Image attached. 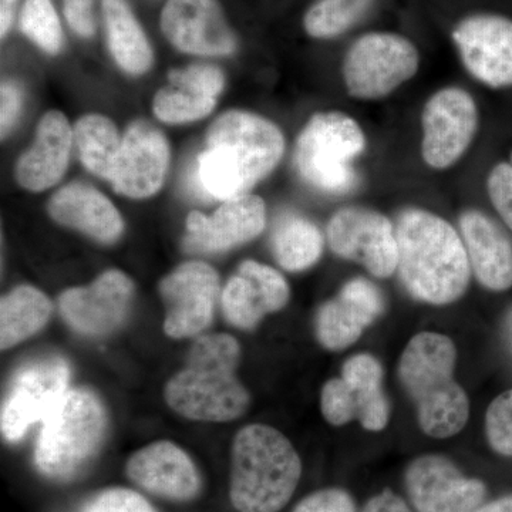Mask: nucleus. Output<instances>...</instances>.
Returning a JSON list of instances; mask_svg holds the SVG:
<instances>
[{
	"label": "nucleus",
	"mask_w": 512,
	"mask_h": 512,
	"mask_svg": "<svg viewBox=\"0 0 512 512\" xmlns=\"http://www.w3.org/2000/svg\"><path fill=\"white\" fill-rule=\"evenodd\" d=\"M73 140L84 167L110 181L123 144L116 124L100 114H87L74 126Z\"/></svg>",
	"instance_id": "obj_29"
},
{
	"label": "nucleus",
	"mask_w": 512,
	"mask_h": 512,
	"mask_svg": "<svg viewBox=\"0 0 512 512\" xmlns=\"http://www.w3.org/2000/svg\"><path fill=\"white\" fill-rule=\"evenodd\" d=\"M20 106H22V93L19 87L12 82H3L0 90V128L2 137L9 133L18 119Z\"/></svg>",
	"instance_id": "obj_39"
},
{
	"label": "nucleus",
	"mask_w": 512,
	"mask_h": 512,
	"mask_svg": "<svg viewBox=\"0 0 512 512\" xmlns=\"http://www.w3.org/2000/svg\"><path fill=\"white\" fill-rule=\"evenodd\" d=\"M15 5L16 0H0V33H2V37L6 36L12 26Z\"/></svg>",
	"instance_id": "obj_41"
},
{
	"label": "nucleus",
	"mask_w": 512,
	"mask_h": 512,
	"mask_svg": "<svg viewBox=\"0 0 512 512\" xmlns=\"http://www.w3.org/2000/svg\"><path fill=\"white\" fill-rule=\"evenodd\" d=\"M49 214L57 222L103 244L120 238L124 222L109 198L90 185L69 184L53 195Z\"/></svg>",
	"instance_id": "obj_25"
},
{
	"label": "nucleus",
	"mask_w": 512,
	"mask_h": 512,
	"mask_svg": "<svg viewBox=\"0 0 512 512\" xmlns=\"http://www.w3.org/2000/svg\"><path fill=\"white\" fill-rule=\"evenodd\" d=\"M74 144L69 120L60 111H49L37 126L32 147L16 164V180L25 190L39 192L59 183L66 173Z\"/></svg>",
	"instance_id": "obj_24"
},
{
	"label": "nucleus",
	"mask_w": 512,
	"mask_h": 512,
	"mask_svg": "<svg viewBox=\"0 0 512 512\" xmlns=\"http://www.w3.org/2000/svg\"><path fill=\"white\" fill-rule=\"evenodd\" d=\"M160 293L167 306L165 333L174 339L191 338L212 322L220 278L204 262H187L165 276Z\"/></svg>",
	"instance_id": "obj_15"
},
{
	"label": "nucleus",
	"mask_w": 512,
	"mask_h": 512,
	"mask_svg": "<svg viewBox=\"0 0 512 512\" xmlns=\"http://www.w3.org/2000/svg\"><path fill=\"white\" fill-rule=\"evenodd\" d=\"M420 69L412 40L390 32L363 35L349 47L342 74L346 92L356 100L376 101L410 82Z\"/></svg>",
	"instance_id": "obj_8"
},
{
	"label": "nucleus",
	"mask_w": 512,
	"mask_h": 512,
	"mask_svg": "<svg viewBox=\"0 0 512 512\" xmlns=\"http://www.w3.org/2000/svg\"><path fill=\"white\" fill-rule=\"evenodd\" d=\"M170 164L167 138L148 121L128 126L110 183L114 191L128 198L151 197L160 190Z\"/></svg>",
	"instance_id": "obj_16"
},
{
	"label": "nucleus",
	"mask_w": 512,
	"mask_h": 512,
	"mask_svg": "<svg viewBox=\"0 0 512 512\" xmlns=\"http://www.w3.org/2000/svg\"><path fill=\"white\" fill-rule=\"evenodd\" d=\"M289 298L288 282L276 269L245 261L222 291V311L231 325L249 330L266 315L282 311Z\"/></svg>",
	"instance_id": "obj_21"
},
{
	"label": "nucleus",
	"mask_w": 512,
	"mask_h": 512,
	"mask_svg": "<svg viewBox=\"0 0 512 512\" xmlns=\"http://www.w3.org/2000/svg\"><path fill=\"white\" fill-rule=\"evenodd\" d=\"M271 245L276 262L282 268L301 272L319 261L325 239L311 220L288 214L276 222Z\"/></svg>",
	"instance_id": "obj_28"
},
{
	"label": "nucleus",
	"mask_w": 512,
	"mask_h": 512,
	"mask_svg": "<svg viewBox=\"0 0 512 512\" xmlns=\"http://www.w3.org/2000/svg\"><path fill=\"white\" fill-rule=\"evenodd\" d=\"M284 153V134L272 121L249 111H227L208 128L195 180L215 200L241 197L275 170Z\"/></svg>",
	"instance_id": "obj_1"
},
{
	"label": "nucleus",
	"mask_w": 512,
	"mask_h": 512,
	"mask_svg": "<svg viewBox=\"0 0 512 512\" xmlns=\"http://www.w3.org/2000/svg\"><path fill=\"white\" fill-rule=\"evenodd\" d=\"M239 357L241 348L231 335L202 336L192 345L187 366L165 386V402L185 419H239L251 402L237 377Z\"/></svg>",
	"instance_id": "obj_4"
},
{
	"label": "nucleus",
	"mask_w": 512,
	"mask_h": 512,
	"mask_svg": "<svg viewBox=\"0 0 512 512\" xmlns=\"http://www.w3.org/2000/svg\"><path fill=\"white\" fill-rule=\"evenodd\" d=\"M127 476L148 493L175 501L197 497L201 477L194 461L177 444L157 441L136 451L127 461Z\"/></svg>",
	"instance_id": "obj_23"
},
{
	"label": "nucleus",
	"mask_w": 512,
	"mask_h": 512,
	"mask_svg": "<svg viewBox=\"0 0 512 512\" xmlns=\"http://www.w3.org/2000/svg\"><path fill=\"white\" fill-rule=\"evenodd\" d=\"M215 104L217 99L200 96L170 84L154 97L153 110L157 119L164 123L184 124L204 119L214 110Z\"/></svg>",
	"instance_id": "obj_31"
},
{
	"label": "nucleus",
	"mask_w": 512,
	"mask_h": 512,
	"mask_svg": "<svg viewBox=\"0 0 512 512\" xmlns=\"http://www.w3.org/2000/svg\"><path fill=\"white\" fill-rule=\"evenodd\" d=\"M476 512H512V494L484 503Z\"/></svg>",
	"instance_id": "obj_42"
},
{
	"label": "nucleus",
	"mask_w": 512,
	"mask_h": 512,
	"mask_svg": "<svg viewBox=\"0 0 512 512\" xmlns=\"http://www.w3.org/2000/svg\"><path fill=\"white\" fill-rule=\"evenodd\" d=\"M83 512H157L143 495L128 488L101 491L84 507Z\"/></svg>",
	"instance_id": "obj_36"
},
{
	"label": "nucleus",
	"mask_w": 512,
	"mask_h": 512,
	"mask_svg": "<svg viewBox=\"0 0 512 512\" xmlns=\"http://www.w3.org/2000/svg\"><path fill=\"white\" fill-rule=\"evenodd\" d=\"M229 498L239 512H278L302 477V461L281 431L265 424L239 430L232 444Z\"/></svg>",
	"instance_id": "obj_5"
},
{
	"label": "nucleus",
	"mask_w": 512,
	"mask_h": 512,
	"mask_svg": "<svg viewBox=\"0 0 512 512\" xmlns=\"http://www.w3.org/2000/svg\"><path fill=\"white\" fill-rule=\"evenodd\" d=\"M161 29L171 45L191 55L228 56L237 49L218 0H168Z\"/></svg>",
	"instance_id": "obj_17"
},
{
	"label": "nucleus",
	"mask_w": 512,
	"mask_h": 512,
	"mask_svg": "<svg viewBox=\"0 0 512 512\" xmlns=\"http://www.w3.org/2000/svg\"><path fill=\"white\" fill-rule=\"evenodd\" d=\"M366 146L365 131L349 114H313L296 140V170L316 190L346 194L356 187L353 163L365 153Z\"/></svg>",
	"instance_id": "obj_7"
},
{
	"label": "nucleus",
	"mask_w": 512,
	"mask_h": 512,
	"mask_svg": "<svg viewBox=\"0 0 512 512\" xmlns=\"http://www.w3.org/2000/svg\"><path fill=\"white\" fill-rule=\"evenodd\" d=\"M52 303L30 285L18 286L0 302V348H13L45 328Z\"/></svg>",
	"instance_id": "obj_27"
},
{
	"label": "nucleus",
	"mask_w": 512,
	"mask_h": 512,
	"mask_svg": "<svg viewBox=\"0 0 512 512\" xmlns=\"http://www.w3.org/2000/svg\"><path fill=\"white\" fill-rule=\"evenodd\" d=\"M487 195L504 227L512 232V164H495L487 175Z\"/></svg>",
	"instance_id": "obj_35"
},
{
	"label": "nucleus",
	"mask_w": 512,
	"mask_h": 512,
	"mask_svg": "<svg viewBox=\"0 0 512 512\" xmlns=\"http://www.w3.org/2000/svg\"><path fill=\"white\" fill-rule=\"evenodd\" d=\"M457 348L437 332H420L400 356L397 375L416 406L421 431L433 439L457 436L470 419V399L454 377Z\"/></svg>",
	"instance_id": "obj_3"
},
{
	"label": "nucleus",
	"mask_w": 512,
	"mask_h": 512,
	"mask_svg": "<svg viewBox=\"0 0 512 512\" xmlns=\"http://www.w3.org/2000/svg\"><path fill=\"white\" fill-rule=\"evenodd\" d=\"M360 512H412L400 495L390 490L373 495Z\"/></svg>",
	"instance_id": "obj_40"
},
{
	"label": "nucleus",
	"mask_w": 512,
	"mask_h": 512,
	"mask_svg": "<svg viewBox=\"0 0 512 512\" xmlns=\"http://www.w3.org/2000/svg\"><path fill=\"white\" fill-rule=\"evenodd\" d=\"M471 272L491 292L512 289V237L503 222L487 212L470 208L458 218Z\"/></svg>",
	"instance_id": "obj_22"
},
{
	"label": "nucleus",
	"mask_w": 512,
	"mask_h": 512,
	"mask_svg": "<svg viewBox=\"0 0 512 512\" xmlns=\"http://www.w3.org/2000/svg\"><path fill=\"white\" fill-rule=\"evenodd\" d=\"M70 370L60 357H47L20 369L2 409L3 437L18 441L66 394Z\"/></svg>",
	"instance_id": "obj_14"
},
{
	"label": "nucleus",
	"mask_w": 512,
	"mask_h": 512,
	"mask_svg": "<svg viewBox=\"0 0 512 512\" xmlns=\"http://www.w3.org/2000/svg\"><path fill=\"white\" fill-rule=\"evenodd\" d=\"M404 487L417 512H476L487 497L484 481L467 477L441 454L414 458L404 473Z\"/></svg>",
	"instance_id": "obj_12"
},
{
	"label": "nucleus",
	"mask_w": 512,
	"mask_h": 512,
	"mask_svg": "<svg viewBox=\"0 0 512 512\" xmlns=\"http://www.w3.org/2000/svg\"><path fill=\"white\" fill-rule=\"evenodd\" d=\"M168 79L173 86L211 99L220 96L225 84L224 73L210 64H192L185 69L171 70Z\"/></svg>",
	"instance_id": "obj_34"
},
{
	"label": "nucleus",
	"mask_w": 512,
	"mask_h": 512,
	"mask_svg": "<svg viewBox=\"0 0 512 512\" xmlns=\"http://www.w3.org/2000/svg\"><path fill=\"white\" fill-rule=\"evenodd\" d=\"M480 111L473 94L448 86L431 94L421 111V158L431 170L444 171L461 160L476 140Z\"/></svg>",
	"instance_id": "obj_10"
},
{
	"label": "nucleus",
	"mask_w": 512,
	"mask_h": 512,
	"mask_svg": "<svg viewBox=\"0 0 512 512\" xmlns=\"http://www.w3.org/2000/svg\"><path fill=\"white\" fill-rule=\"evenodd\" d=\"M382 363L370 353L349 357L342 375L328 380L320 393V410L330 426L342 427L359 421L367 431L389 426L392 406L383 389Z\"/></svg>",
	"instance_id": "obj_9"
},
{
	"label": "nucleus",
	"mask_w": 512,
	"mask_h": 512,
	"mask_svg": "<svg viewBox=\"0 0 512 512\" xmlns=\"http://www.w3.org/2000/svg\"><path fill=\"white\" fill-rule=\"evenodd\" d=\"M265 225L264 200L258 195H241L222 202L211 217L192 211L187 218L185 247L200 252L228 251L261 235Z\"/></svg>",
	"instance_id": "obj_20"
},
{
	"label": "nucleus",
	"mask_w": 512,
	"mask_h": 512,
	"mask_svg": "<svg viewBox=\"0 0 512 512\" xmlns=\"http://www.w3.org/2000/svg\"><path fill=\"white\" fill-rule=\"evenodd\" d=\"M64 15L70 28L82 37L93 36V0H63Z\"/></svg>",
	"instance_id": "obj_38"
},
{
	"label": "nucleus",
	"mask_w": 512,
	"mask_h": 512,
	"mask_svg": "<svg viewBox=\"0 0 512 512\" xmlns=\"http://www.w3.org/2000/svg\"><path fill=\"white\" fill-rule=\"evenodd\" d=\"M375 0H316L303 18V28L313 39H335L355 28Z\"/></svg>",
	"instance_id": "obj_30"
},
{
	"label": "nucleus",
	"mask_w": 512,
	"mask_h": 512,
	"mask_svg": "<svg viewBox=\"0 0 512 512\" xmlns=\"http://www.w3.org/2000/svg\"><path fill=\"white\" fill-rule=\"evenodd\" d=\"M106 430V414L89 390H67L43 419L36 466L45 476L69 480L97 453Z\"/></svg>",
	"instance_id": "obj_6"
},
{
	"label": "nucleus",
	"mask_w": 512,
	"mask_h": 512,
	"mask_svg": "<svg viewBox=\"0 0 512 512\" xmlns=\"http://www.w3.org/2000/svg\"><path fill=\"white\" fill-rule=\"evenodd\" d=\"M454 45L461 62L477 82L501 90L512 87V19L476 13L458 22Z\"/></svg>",
	"instance_id": "obj_13"
},
{
	"label": "nucleus",
	"mask_w": 512,
	"mask_h": 512,
	"mask_svg": "<svg viewBox=\"0 0 512 512\" xmlns=\"http://www.w3.org/2000/svg\"><path fill=\"white\" fill-rule=\"evenodd\" d=\"M20 29L49 55L62 49V26L50 0H26L20 13Z\"/></svg>",
	"instance_id": "obj_32"
},
{
	"label": "nucleus",
	"mask_w": 512,
	"mask_h": 512,
	"mask_svg": "<svg viewBox=\"0 0 512 512\" xmlns=\"http://www.w3.org/2000/svg\"><path fill=\"white\" fill-rule=\"evenodd\" d=\"M326 239L333 254L362 265L375 278L397 272L396 225L382 212L357 205L340 208L328 222Z\"/></svg>",
	"instance_id": "obj_11"
},
{
	"label": "nucleus",
	"mask_w": 512,
	"mask_h": 512,
	"mask_svg": "<svg viewBox=\"0 0 512 512\" xmlns=\"http://www.w3.org/2000/svg\"><path fill=\"white\" fill-rule=\"evenodd\" d=\"M292 512H356V503L343 488H323L303 498Z\"/></svg>",
	"instance_id": "obj_37"
},
{
	"label": "nucleus",
	"mask_w": 512,
	"mask_h": 512,
	"mask_svg": "<svg viewBox=\"0 0 512 512\" xmlns=\"http://www.w3.org/2000/svg\"><path fill=\"white\" fill-rule=\"evenodd\" d=\"M111 55L124 72L143 74L153 64V50L124 0H103Z\"/></svg>",
	"instance_id": "obj_26"
},
{
	"label": "nucleus",
	"mask_w": 512,
	"mask_h": 512,
	"mask_svg": "<svg viewBox=\"0 0 512 512\" xmlns=\"http://www.w3.org/2000/svg\"><path fill=\"white\" fill-rule=\"evenodd\" d=\"M485 439L498 456L512 458V389L495 397L485 412Z\"/></svg>",
	"instance_id": "obj_33"
},
{
	"label": "nucleus",
	"mask_w": 512,
	"mask_h": 512,
	"mask_svg": "<svg viewBox=\"0 0 512 512\" xmlns=\"http://www.w3.org/2000/svg\"><path fill=\"white\" fill-rule=\"evenodd\" d=\"M397 275L416 301L446 306L466 295L470 261L460 231L423 208H406L396 222Z\"/></svg>",
	"instance_id": "obj_2"
},
{
	"label": "nucleus",
	"mask_w": 512,
	"mask_h": 512,
	"mask_svg": "<svg viewBox=\"0 0 512 512\" xmlns=\"http://www.w3.org/2000/svg\"><path fill=\"white\" fill-rule=\"evenodd\" d=\"M510 163L512 164V154H511V161H510Z\"/></svg>",
	"instance_id": "obj_43"
},
{
	"label": "nucleus",
	"mask_w": 512,
	"mask_h": 512,
	"mask_svg": "<svg viewBox=\"0 0 512 512\" xmlns=\"http://www.w3.org/2000/svg\"><path fill=\"white\" fill-rule=\"evenodd\" d=\"M134 285L124 272H104L92 285L69 289L60 296V311L70 328L101 336L119 328L126 318Z\"/></svg>",
	"instance_id": "obj_18"
},
{
	"label": "nucleus",
	"mask_w": 512,
	"mask_h": 512,
	"mask_svg": "<svg viewBox=\"0 0 512 512\" xmlns=\"http://www.w3.org/2000/svg\"><path fill=\"white\" fill-rule=\"evenodd\" d=\"M384 312L382 292L366 278H353L316 313V338L330 352L355 345Z\"/></svg>",
	"instance_id": "obj_19"
}]
</instances>
